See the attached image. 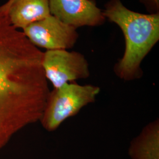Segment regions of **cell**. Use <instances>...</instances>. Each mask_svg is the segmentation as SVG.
<instances>
[{"mask_svg": "<svg viewBox=\"0 0 159 159\" xmlns=\"http://www.w3.org/2000/svg\"><path fill=\"white\" fill-rule=\"evenodd\" d=\"M148 14L159 13V0H139Z\"/></svg>", "mask_w": 159, "mask_h": 159, "instance_id": "9", "label": "cell"}, {"mask_svg": "<svg viewBox=\"0 0 159 159\" xmlns=\"http://www.w3.org/2000/svg\"><path fill=\"white\" fill-rule=\"evenodd\" d=\"M15 1L16 0H8L7 2H6L4 4L0 6V14L7 15V12L8 9Z\"/></svg>", "mask_w": 159, "mask_h": 159, "instance_id": "10", "label": "cell"}, {"mask_svg": "<svg viewBox=\"0 0 159 159\" xmlns=\"http://www.w3.org/2000/svg\"><path fill=\"white\" fill-rule=\"evenodd\" d=\"M51 15L77 29L102 25L106 18L94 0H48Z\"/></svg>", "mask_w": 159, "mask_h": 159, "instance_id": "6", "label": "cell"}, {"mask_svg": "<svg viewBox=\"0 0 159 159\" xmlns=\"http://www.w3.org/2000/svg\"><path fill=\"white\" fill-rule=\"evenodd\" d=\"M43 53L0 14V151L42 117L50 91Z\"/></svg>", "mask_w": 159, "mask_h": 159, "instance_id": "1", "label": "cell"}, {"mask_svg": "<svg viewBox=\"0 0 159 159\" xmlns=\"http://www.w3.org/2000/svg\"><path fill=\"white\" fill-rule=\"evenodd\" d=\"M100 92L98 86L81 85L75 81L54 89L50 91L40 121L47 130H56L65 120L94 102Z\"/></svg>", "mask_w": 159, "mask_h": 159, "instance_id": "3", "label": "cell"}, {"mask_svg": "<svg viewBox=\"0 0 159 159\" xmlns=\"http://www.w3.org/2000/svg\"><path fill=\"white\" fill-rule=\"evenodd\" d=\"M23 33L33 45L47 50H68L79 39L76 28L51 14L23 29Z\"/></svg>", "mask_w": 159, "mask_h": 159, "instance_id": "5", "label": "cell"}, {"mask_svg": "<svg viewBox=\"0 0 159 159\" xmlns=\"http://www.w3.org/2000/svg\"><path fill=\"white\" fill-rule=\"evenodd\" d=\"M159 121L155 120L142 129L131 143L129 153L133 159H159Z\"/></svg>", "mask_w": 159, "mask_h": 159, "instance_id": "8", "label": "cell"}, {"mask_svg": "<svg viewBox=\"0 0 159 159\" xmlns=\"http://www.w3.org/2000/svg\"><path fill=\"white\" fill-rule=\"evenodd\" d=\"M103 15L121 30L125 52L114 67L121 80L130 81L143 75L141 64L159 40V13L142 14L128 9L121 0H109Z\"/></svg>", "mask_w": 159, "mask_h": 159, "instance_id": "2", "label": "cell"}, {"mask_svg": "<svg viewBox=\"0 0 159 159\" xmlns=\"http://www.w3.org/2000/svg\"><path fill=\"white\" fill-rule=\"evenodd\" d=\"M42 66L46 79L54 89L87 79L90 74L85 56L77 51L47 50L43 53Z\"/></svg>", "mask_w": 159, "mask_h": 159, "instance_id": "4", "label": "cell"}, {"mask_svg": "<svg viewBox=\"0 0 159 159\" xmlns=\"http://www.w3.org/2000/svg\"><path fill=\"white\" fill-rule=\"evenodd\" d=\"M16 29H25L30 24L51 15L48 0H16L7 12Z\"/></svg>", "mask_w": 159, "mask_h": 159, "instance_id": "7", "label": "cell"}]
</instances>
